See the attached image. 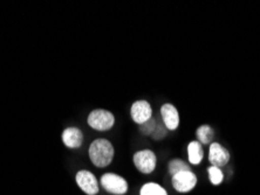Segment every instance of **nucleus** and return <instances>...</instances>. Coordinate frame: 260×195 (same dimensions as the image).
Segmentation results:
<instances>
[{
  "label": "nucleus",
  "instance_id": "obj_1",
  "mask_svg": "<svg viewBox=\"0 0 260 195\" xmlns=\"http://www.w3.org/2000/svg\"><path fill=\"white\" fill-rule=\"evenodd\" d=\"M88 154H89V159L93 165L103 168L112 164L114 155H115V150L108 139L99 138L90 144Z\"/></svg>",
  "mask_w": 260,
  "mask_h": 195
},
{
  "label": "nucleus",
  "instance_id": "obj_14",
  "mask_svg": "<svg viewBox=\"0 0 260 195\" xmlns=\"http://www.w3.org/2000/svg\"><path fill=\"white\" fill-rule=\"evenodd\" d=\"M168 171L171 175H175L179 173V172H184V171H191L190 170V165L186 164L184 160L182 159H173L170 160L169 165H168Z\"/></svg>",
  "mask_w": 260,
  "mask_h": 195
},
{
  "label": "nucleus",
  "instance_id": "obj_2",
  "mask_svg": "<svg viewBox=\"0 0 260 195\" xmlns=\"http://www.w3.org/2000/svg\"><path fill=\"white\" fill-rule=\"evenodd\" d=\"M87 123L96 131H108L115 124V116L108 110L96 109L89 113Z\"/></svg>",
  "mask_w": 260,
  "mask_h": 195
},
{
  "label": "nucleus",
  "instance_id": "obj_12",
  "mask_svg": "<svg viewBox=\"0 0 260 195\" xmlns=\"http://www.w3.org/2000/svg\"><path fill=\"white\" fill-rule=\"evenodd\" d=\"M196 137L202 145H211L215 140V130L208 124H203L196 130Z\"/></svg>",
  "mask_w": 260,
  "mask_h": 195
},
{
  "label": "nucleus",
  "instance_id": "obj_17",
  "mask_svg": "<svg viewBox=\"0 0 260 195\" xmlns=\"http://www.w3.org/2000/svg\"><path fill=\"white\" fill-rule=\"evenodd\" d=\"M167 135H168L167 126L163 124V122H158L157 125H156L154 133L151 135V138L154 140H162L166 138Z\"/></svg>",
  "mask_w": 260,
  "mask_h": 195
},
{
  "label": "nucleus",
  "instance_id": "obj_4",
  "mask_svg": "<svg viewBox=\"0 0 260 195\" xmlns=\"http://www.w3.org/2000/svg\"><path fill=\"white\" fill-rule=\"evenodd\" d=\"M134 165L143 174H150L154 172L157 164V157L151 150H142L134 154Z\"/></svg>",
  "mask_w": 260,
  "mask_h": 195
},
{
  "label": "nucleus",
  "instance_id": "obj_16",
  "mask_svg": "<svg viewBox=\"0 0 260 195\" xmlns=\"http://www.w3.org/2000/svg\"><path fill=\"white\" fill-rule=\"evenodd\" d=\"M156 125H157V121H156L154 117H151L150 120L145 122V123L139 125V130L144 136H151L155 131Z\"/></svg>",
  "mask_w": 260,
  "mask_h": 195
},
{
  "label": "nucleus",
  "instance_id": "obj_10",
  "mask_svg": "<svg viewBox=\"0 0 260 195\" xmlns=\"http://www.w3.org/2000/svg\"><path fill=\"white\" fill-rule=\"evenodd\" d=\"M62 141L67 147L79 148L83 144V133L80 129L71 126L63 130Z\"/></svg>",
  "mask_w": 260,
  "mask_h": 195
},
{
  "label": "nucleus",
  "instance_id": "obj_7",
  "mask_svg": "<svg viewBox=\"0 0 260 195\" xmlns=\"http://www.w3.org/2000/svg\"><path fill=\"white\" fill-rule=\"evenodd\" d=\"M230 152L226 147H224L223 145L219 143H213L210 145L209 148V162L211 163V166L216 167H224L228 165V163L230 162Z\"/></svg>",
  "mask_w": 260,
  "mask_h": 195
},
{
  "label": "nucleus",
  "instance_id": "obj_3",
  "mask_svg": "<svg viewBox=\"0 0 260 195\" xmlns=\"http://www.w3.org/2000/svg\"><path fill=\"white\" fill-rule=\"evenodd\" d=\"M101 186L108 193L123 195L128 192V182L124 178L115 173H106L101 177Z\"/></svg>",
  "mask_w": 260,
  "mask_h": 195
},
{
  "label": "nucleus",
  "instance_id": "obj_5",
  "mask_svg": "<svg viewBox=\"0 0 260 195\" xmlns=\"http://www.w3.org/2000/svg\"><path fill=\"white\" fill-rule=\"evenodd\" d=\"M173 187L178 193H189L197 186V177L192 171H184L173 175Z\"/></svg>",
  "mask_w": 260,
  "mask_h": 195
},
{
  "label": "nucleus",
  "instance_id": "obj_9",
  "mask_svg": "<svg viewBox=\"0 0 260 195\" xmlns=\"http://www.w3.org/2000/svg\"><path fill=\"white\" fill-rule=\"evenodd\" d=\"M160 117L163 124L170 131H175L179 126V112L177 108L170 103H166L160 106Z\"/></svg>",
  "mask_w": 260,
  "mask_h": 195
},
{
  "label": "nucleus",
  "instance_id": "obj_6",
  "mask_svg": "<svg viewBox=\"0 0 260 195\" xmlns=\"http://www.w3.org/2000/svg\"><path fill=\"white\" fill-rule=\"evenodd\" d=\"M76 183L88 195H96L99 193V181L95 175L89 171L82 170L76 173Z\"/></svg>",
  "mask_w": 260,
  "mask_h": 195
},
{
  "label": "nucleus",
  "instance_id": "obj_13",
  "mask_svg": "<svg viewBox=\"0 0 260 195\" xmlns=\"http://www.w3.org/2000/svg\"><path fill=\"white\" fill-rule=\"evenodd\" d=\"M140 195H168V192L158 183L149 182L141 188Z\"/></svg>",
  "mask_w": 260,
  "mask_h": 195
},
{
  "label": "nucleus",
  "instance_id": "obj_11",
  "mask_svg": "<svg viewBox=\"0 0 260 195\" xmlns=\"http://www.w3.org/2000/svg\"><path fill=\"white\" fill-rule=\"evenodd\" d=\"M204 157V150H203V145L197 140L190 141L188 145V158L189 163L192 165H200Z\"/></svg>",
  "mask_w": 260,
  "mask_h": 195
},
{
  "label": "nucleus",
  "instance_id": "obj_15",
  "mask_svg": "<svg viewBox=\"0 0 260 195\" xmlns=\"http://www.w3.org/2000/svg\"><path fill=\"white\" fill-rule=\"evenodd\" d=\"M208 173H209L210 181H211L212 185L218 186V185H220L221 182H223L224 174H223V172H221V170H220L219 167L210 166L208 168Z\"/></svg>",
  "mask_w": 260,
  "mask_h": 195
},
{
  "label": "nucleus",
  "instance_id": "obj_8",
  "mask_svg": "<svg viewBox=\"0 0 260 195\" xmlns=\"http://www.w3.org/2000/svg\"><path fill=\"white\" fill-rule=\"evenodd\" d=\"M130 116L136 124H143L152 117V109L150 103L144 99L136 101L130 109Z\"/></svg>",
  "mask_w": 260,
  "mask_h": 195
}]
</instances>
